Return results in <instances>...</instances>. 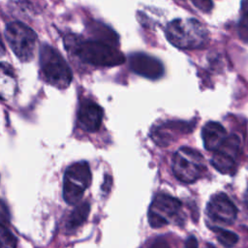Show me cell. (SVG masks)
Here are the masks:
<instances>
[{
	"label": "cell",
	"instance_id": "obj_1",
	"mask_svg": "<svg viewBox=\"0 0 248 248\" xmlns=\"http://www.w3.org/2000/svg\"><path fill=\"white\" fill-rule=\"evenodd\" d=\"M64 44L69 51L94 66L112 67L125 62V56L114 46L99 40L80 41L76 36L68 35Z\"/></svg>",
	"mask_w": 248,
	"mask_h": 248
},
{
	"label": "cell",
	"instance_id": "obj_2",
	"mask_svg": "<svg viewBox=\"0 0 248 248\" xmlns=\"http://www.w3.org/2000/svg\"><path fill=\"white\" fill-rule=\"evenodd\" d=\"M166 37L178 48L194 49L206 45L208 32L204 25L195 18H176L167 25Z\"/></svg>",
	"mask_w": 248,
	"mask_h": 248
},
{
	"label": "cell",
	"instance_id": "obj_3",
	"mask_svg": "<svg viewBox=\"0 0 248 248\" xmlns=\"http://www.w3.org/2000/svg\"><path fill=\"white\" fill-rule=\"evenodd\" d=\"M40 68L44 79L59 89L72 82V71L62 55L51 46L44 44L40 48Z\"/></svg>",
	"mask_w": 248,
	"mask_h": 248
},
{
	"label": "cell",
	"instance_id": "obj_4",
	"mask_svg": "<svg viewBox=\"0 0 248 248\" xmlns=\"http://www.w3.org/2000/svg\"><path fill=\"white\" fill-rule=\"evenodd\" d=\"M5 37L8 44L22 62L30 61L35 52L37 45V34L33 29L20 21H13L7 24Z\"/></svg>",
	"mask_w": 248,
	"mask_h": 248
},
{
	"label": "cell",
	"instance_id": "obj_5",
	"mask_svg": "<svg viewBox=\"0 0 248 248\" xmlns=\"http://www.w3.org/2000/svg\"><path fill=\"white\" fill-rule=\"evenodd\" d=\"M91 183L89 165L82 161L69 166L64 173L63 198L68 204H77Z\"/></svg>",
	"mask_w": 248,
	"mask_h": 248
},
{
	"label": "cell",
	"instance_id": "obj_6",
	"mask_svg": "<svg viewBox=\"0 0 248 248\" xmlns=\"http://www.w3.org/2000/svg\"><path fill=\"white\" fill-rule=\"evenodd\" d=\"M205 169L203 157L195 149L181 147L173 155V174L181 182H195L204 172Z\"/></svg>",
	"mask_w": 248,
	"mask_h": 248
},
{
	"label": "cell",
	"instance_id": "obj_7",
	"mask_svg": "<svg viewBox=\"0 0 248 248\" xmlns=\"http://www.w3.org/2000/svg\"><path fill=\"white\" fill-rule=\"evenodd\" d=\"M181 202L169 195L159 194L157 195L148 211L149 225L154 228H161L169 223L170 218H173L179 211Z\"/></svg>",
	"mask_w": 248,
	"mask_h": 248
},
{
	"label": "cell",
	"instance_id": "obj_8",
	"mask_svg": "<svg viewBox=\"0 0 248 248\" xmlns=\"http://www.w3.org/2000/svg\"><path fill=\"white\" fill-rule=\"evenodd\" d=\"M207 216L216 223L232 224L237 216V208L224 193L214 195L207 203Z\"/></svg>",
	"mask_w": 248,
	"mask_h": 248
},
{
	"label": "cell",
	"instance_id": "obj_9",
	"mask_svg": "<svg viewBox=\"0 0 248 248\" xmlns=\"http://www.w3.org/2000/svg\"><path fill=\"white\" fill-rule=\"evenodd\" d=\"M129 66L137 75L150 79L161 78L165 71L160 60L141 52L133 53L129 57Z\"/></svg>",
	"mask_w": 248,
	"mask_h": 248
},
{
	"label": "cell",
	"instance_id": "obj_10",
	"mask_svg": "<svg viewBox=\"0 0 248 248\" xmlns=\"http://www.w3.org/2000/svg\"><path fill=\"white\" fill-rule=\"evenodd\" d=\"M102 108L90 100H84L78 111V121L81 129L86 132H96L99 130L103 120Z\"/></svg>",
	"mask_w": 248,
	"mask_h": 248
},
{
	"label": "cell",
	"instance_id": "obj_11",
	"mask_svg": "<svg viewBox=\"0 0 248 248\" xmlns=\"http://www.w3.org/2000/svg\"><path fill=\"white\" fill-rule=\"evenodd\" d=\"M202 138L204 147L209 151L218 149L227 138L225 128L218 122L210 121L202 130Z\"/></svg>",
	"mask_w": 248,
	"mask_h": 248
},
{
	"label": "cell",
	"instance_id": "obj_12",
	"mask_svg": "<svg viewBox=\"0 0 248 248\" xmlns=\"http://www.w3.org/2000/svg\"><path fill=\"white\" fill-rule=\"evenodd\" d=\"M211 165L221 173L232 174L235 170V157L218 148L213 151Z\"/></svg>",
	"mask_w": 248,
	"mask_h": 248
},
{
	"label": "cell",
	"instance_id": "obj_13",
	"mask_svg": "<svg viewBox=\"0 0 248 248\" xmlns=\"http://www.w3.org/2000/svg\"><path fill=\"white\" fill-rule=\"evenodd\" d=\"M90 212V204L88 202H81L79 203L70 214L67 223L66 228L69 232L77 230L78 227H80L87 219L88 214Z\"/></svg>",
	"mask_w": 248,
	"mask_h": 248
},
{
	"label": "cell",
	"instance_id": "obj_14",
	"mask_svg": "<svg viewBox=\"0 0 248 248\" xmlns=\"http://www.w3.org/2000/svg\"><path fill=\"white\" fill-rule=\"evenodd\" d=\"M213 232L215 233L218 241L226 247L233 246L238 241V236L231 231L222 228H213Z\"/></svg>",
	"mask_w": 248,
	"mask_h": 248
},
{
	"label": "cell",
	"instance_id": "obj_15",
	"mask_svg": "<svg viewBox=\"0 0 248 248\" xmlns=\"http://www.w3.org/2000/svg\"><path fill=\"white\" fill-rule=\"evenodd\" d=\"M17 240L16 236L5 227L3 223H0V247H16Z\"/></svg>",
	"mask_w": 248,
	"mask_h": 248
},
{
	"label": "cell",
	"instance_id": "obj_16",
	"mask_svg": "<svg viewBox=\"0 0 248 248\" xmlns=\"http://www.w3.org/2000/svg\"><path fill=\"white\" fill-rule=\"evenodd\" d=\"M237 34L242 42L248 43V15L247 14H242V16L238 21Z\"/></svg>",
	"mask_w": 248,
	"mask_h": 248
},
{
	"label": "cell",
	"instance_id": "obj_17",
	"mask_svg": "<svg viewBox=\"0 0 248 248\" xmlns=\"http://www.w3.org/2000/svg\"><path fill=\"white\" fill-rule=\"evenodd\" d=\"M197 9L203 13H208L213 8L212 0H189Z\"/></svg>",
	"mask_w": 248,
	"mask_h": 248
},
{
	"label": "cell",
	"instance_id": "obj_18",
	"mask_svg": "<svg viewBox=\"0 0 248 248\" xmlns=\"http://www.w3.org/2000/svg\"><path fill=\"white\" fill-rule=\"evenodd\" d=\"M10 222V212L6 203L0 200V223L8 224Z\"/></svg>",
	"mask_w": 248,
	"mask_h": 248
},
{
	"label": "cell",
	"instance_id": "obj_19",
	"mask_svg": "<svg viewBox=\"0 0 248 248\" xmlns=\"http://www.w3.org/2000/svg\"><path fill=\"white\" fill-rule=\"evenodd\" d=\"M111 183H112V180H111V177L109 175H106V178H105V182L102 186V190L103 192L105 193H108L109 190H110V186H111Z\"/></svg>",
	"mask_w": 248,
	"mask_h": 248
},
{
	"label": "cell",
	"instance_id": "obj_20",
	"mask_svg": "<svg viewBox=\"0 0 248 248\" xmlns=\"http://www.w3.org/2000/svg\"><path fill=\"white\" fill-rule=\"evenodd\" d=\"M186 247H197L198 246V241L194 236H190L186 242H185Z\"/></svg>",
	"mask_w": 248,
	"mask_h": 248
},
{
	"label": "cell",
	"instance_id": "obj_21",
	"mask_svg": "<svg viewBox=\"0 0 248 248\" xmlns=\"http://www.w3.org/2000/svg\"><path fill=\"white\" fill-rule=\"evenodd\" d=\"M241 12H242V14L248 15V0L241 1Z\"/></svg>",
	"mask_w": 248,
	"mask_h": 248
},
{
	"label": "cell",
	"instance_id": "obj_22",
	"mask_svg": "<svg viewBox=\"0 0 248 248\" xmlns=\"http://www.w3.org/2000/svg\"><path fill=\"white\" fill-rule=\"evenodd\" d=\"M244 203H245L246 208L248 209V189L246 190V192L244 194Z\"/></svg>",
	"mask_w": 248,
	"mask_h": 248
},
{
	"label": "cell",
	"instance_id": "obj_23",
	"mask_svg": "<svg viewBox=\"0 0 248 248\" xmlns=\"http://www.w3.org/2000/svg\"><path fill=\"white\" fill-rule=\"evenodd\" d=\"M0 50L4 52V45L2 43V39H1V36H0Z\"/></svg>",
	"mask_w": 248,
	"mask_h": 248
}]
</instances>
